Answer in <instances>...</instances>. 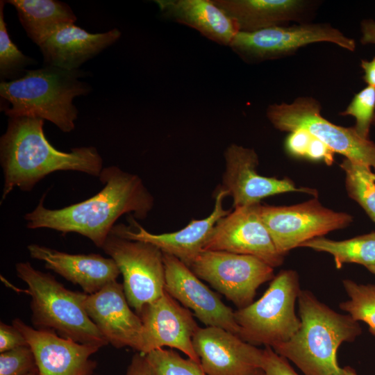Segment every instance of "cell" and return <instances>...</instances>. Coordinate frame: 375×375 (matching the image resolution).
Returning <instances> with one entry per match:
<instances>
[{
    "instance_id": "3",
    "label": "cell",
    "mask_w": 375,
    "mask_h": 375,
    "mask_svg": "<svg viewBox=\"0 0 375 375\" xmlns=\"http://www.w3.org/2000/svg\"><path fill=\"white\" fill-rule=\"evenodd\" d=\"M301 326L287 342L272 349L292 361L304 375H340L337 351L342 342L362 333L358 321L335 312L310 291L301 290L297 299Z\"/></svg>"
},
{
    "instance_id": "14",
    "label": "cell",
    "mask_w": 375,
    "mask_h": 375,
    "mask_svg": "<svg viewBox=\"0 0 375 375\" xmlns=\"http://www.w3.org/2000/svg\"><path fill=\"white\" fill-rule=\"evenodd\" d=\"M224 156L225 170L221 188L233 198V208L259 203L265 197L288 192L317 194L315 189L297 188L290 179L258 174V157L253 149L231 144Z\"/></svg>"
},
{
    "instance_id": "21",
    "label": "cell",
    "mask_w": 375,
    "mask_h": 375,
    "mask_svg": "<svg viewBox=\"0 0 375 375\" xmlns=\"http://www.w3.org/2000/svg\"><path fill=\"white\" fill-rule=\"evenodd\" d=\"M120 37L121 31L117 28L90 33L75 24H70L58 30L39 47L44 66L75 70Z\"/></svg>"
},
{
    "instance_id": "22",
    "label": "cell",
    "mask_w": 375,
    "mask_h": 375,
    "mask_svg": "<svg viewBox=\"0 0 375 375\" xmlns=\"http://www.w3.org/2000/svg\"><path fill=\"white\" fill-rule=\"evenodd\" d=\"M161 15L199 32L208 40L228 46L238 32L233 21L213 0H156Z\"/></svg>"
},
{
    "instance_id": "2",
    "label": "cell",
    "mask_w": 375,
    "mask_h": 375,
    "mask_svg": "<svg viewBox=\"0 0 375 375\" xmlns=\"http://www.w3.org/2000/svg\"><path fill=\"white\" fill-rule=\"evenodd\" d=\"M44 120L39 117L8 118L0 138V164L3 174L1 203L16 188L30 192L51 173L74 171L99 177L103 158L94 147L58 150L44 133Z\"/></svg>"
},
{
    "instance_id": "31",
    "label": "cell",
    "mask_w": 375,
    "mask_h": 375,
    "mask_svg": "<svg viewBox=\"0 0 375 375\" xmlns=\"http://www.w3.org/2000/svg\"><path fill=\"white\" fill-rule=\"evenodd\" d=\"M36 367L33 353L28 345L0 354V375H25Z\"/></svg>"
},
{
    "instance_id": "27",
    "label": "cell",
    "mask_w": 375,
    "mask_h": 375,
    "mask_svg": "<svg viewBox=\"0 0 375 375\" xmlns=\"http://www.w3.org/2000/svg\"><path fill=\"white\" fill-rule=\"evenodd\" d=\"M5 3L0 1V77L1 81H10L23 76L26 67L38 62L24 54L11 40L4 19Z\"/></svg>"
},
{
    "instance_id": "24",
    "label": "cell",
    "mask_w": 375,
    "mask_h": 375,
    "mask_svg": "<svg viewBox=\"0 0 375 375\" xmlns=\"http://www.w3.org/2000/svg\"><path fill=\"white\" fill-rule=\"evenodd\" d=\"M28 37L38 47L77 18L68 4L57 0H9Z\"/></svg>"
},
{
    "instance_id": "40",
    "label": "cell",
    "mask_w": 375,
    "mask_h": 375,
    "mask_svg": "<svg viewBox=\"0 0 375 375\" xmlns=\"http://www.w3.org/2000/svg\"><path fill=\"white\" fill-rule=\"evenodd\" d=\"M25 375H39L38 368L37 367L35 368L31 372H28V374H26Z\"/></svg>"
},
{
    "instance_id": "13",
    "label": "cell",
    "mask_w": 375,
    "mask_h": 375,
    "mask_svg": "<svg viewBox=\"0 0 375 375\" xmlns=\"http://www.w3.org/2000/svg\"><path fill=\"white\" fill-rule=\"evenodd\" d=\"M139 316L143 326L140 353L169 347L200 363L192 344L200 327L191 312L165 290L160 297L146 304Z\"/></svg>"
},
{
    "instance_id": "26",
    "label": "cell",
    "mask_w": 375,
    "mask_h": 375,
    "mask_svg": "<svg viewBox=\"0 0 375 375\" xmlns=\"http://www.w3.org/2000/svg\"><path fill=\"white\" fill-rule=\"evenodd\" d=\"M340 167L345 172L349 196L356 201L375 222V172L362 162L344 158Z\"/></svg>"
},
{
    "instance_id": "28",
    "label": "cell",
    "mask_w": 375,
    "mask_h": 375,
    "mask_svg": "<svg viewBox=\"0 0 375 375\" xmlns=\"http://www.w3.org/2000/svg\"><path fill=\"white\" fill-rule=\"evenodd\" d=\"M349 299L342 302L340 308L355 320L363 322L375 336V285L359 284L351 280L342 281Z\"/></svg>"
},
{
    "instance_id": "39",
    "label": "cell",
    "mask_w": 375,
    "mask_h": 375,
    "mask_svg": "<svg viewBox=\"0 0 375 375\" xmlns=\"http://www.w3.org/2000/svg\"><path fill=\"white\" fill-rule=\"evenodd\" d=\"M250 375H266L265 372L262 369H258L251 373Z\"/></svg>"
},
{
    "instance_id": "17",
    "label": "cell",
    "mask_w": 375,
    "mask_h": 375,
    "mask_svg": "<svg viewBox=\"0 0 375 375\" xmlns=\"http://www.w3.org/2000/svg\"><path fill=\"white\" fill-rule=\"evenodd\" d=\"M192 344L207 375H250L262 369L263 349L222 328H199Z\"/></svg>"
},
{
    "instance_id": "32",
    "label": "cell",
    "mask_w": 375,
    "mask_h": 375,
    "mask_svg": "<svg viewBox=\"0 0 375 375\" xmlns=\"http://www.w3.org/2000/svg\"><path fill=\"white\" fill-rule=\"evenodd\" d=\"M262 369L266 375H299L286 358L276 353L270 347L263 349Z\"/></svg>"
},
{
    "instance_id": "11",
    "label": "cell",
    "mask_w": 375,
    "mask_h": 375,
    "mask_svg": "<svg viewBox=\"0 0 375 375\" xmlns=\"http://www.w3.org/2000/svg\"><path fill=\"white\" fill-rule=\"evenodd\" d=\"M328 42L349 51L356 49L355 41L331 25L301 24L276 26L253 32L238 31L229 47L247 62L276 58L307 44Z\"/></svg>"
},
{
    "instance_id": "10",
    "label": "cell",
    "mask_w": 375,
    "mask_h": 375,
    "mask_svg": "<svg viewBox=\"0 0 375 375\" xmlns=\"http://www.w3.org/2000/svg\"><path fill=\"white\" fill-rule=\"evenodd\" d=\"M259 213L283 256L309 240L345 228L353 221L349 214L325 208L317 198L289 206L260 204Z\"/></svg>"
},
{
    "instance_id": "36",
    "label": "cell",
    "mask_w": 375,
    "mask_h": 375,
    "mask_svg": "<svg viewBox=\"0 0 375 375\" xmlns=\"http://www.w3.org/2000/svg\"><path fill=\"white\" fill-rule=\"evenodd\" d=\"M362 44H375V22L372 19H365L361 23Z\"/></svg>"
},
{
    "instance_id": "5",
    "label": "cell",
    "mask_w": 375,
    "mask_h": 375,
    "mask_svg": "<svg viewBox=\"0 0 375 375\" xmlns=\"http://www.w3.org/2000/svg\"><path fill=\"white\" fill-rule=\"evenodd\" d=\"M15 269L28 285L31 319L38 329H51L82 344L101 347L108 344L85 309L86 293L67 289L51 274L35 269L28 262L17 263Z\"/></svg>"
},
{
    "instance_id": "37",
    "label": "cell",
    "mask_w": 375,
    "mask_h": 375,
    "mask_svg": "<svg viewBox=\"0 0 375 375\" xmlns=\"http://www.w3.org/2000/svg\"><path fill=\"white\" fill-rule=\"evenodd\" d=\"M364 71V81L368 86L375 88V57L371 61L362 60L360 64Z\"/></svg>"
},
{
    "instance_id": "23",
    "label": "cell",
    "mask_w": 375,
    "mask_h": 375,
    "mask_svg": "<svg viewBox=\"0 0 375 375\" xmlns=\"http://www.w3.org/2000/svg\"><path fill=\"white\" fill-rule=\"evenodd\" d=\"M238 31L253 32L299 19L306 3L300 0H213Z\"/></svg>"
},
{
    "instance_id": "25",
    "label": "cell",
    "mask_w": 375,
    "mask_h": 375,
    "mask_svg": "<svg viewBox=\"0 0 375 375\" xmlns=\"http://www.w3.org/2000/svg\"><path fill=\"white\" fill-rule=\"evenodd\" d=\"M300 247L330 253L338 269L344 263H357L365 267L375 265V232L342 241L321 236L309 240Z\"/></svg>"
},
{
    "instance_id": "34",
    "label": "cell",
    "mask_w": 375,
    "mask_h": 375,
    "mask_svg": "<svg viewBox=\"0 0 375 375\" xmlns=\"http://www.w3.org/2000/svg\"><path fill=\"white\" fill-rule=\"evenodd\" d=\"M313 136L303 130L291 132L285 141L288 151L295 156L306 157Z\"/></svg>"
},
{
    "instance_id": "4",
    "label": "cell",
    "mask_w": 375,
    "mask_h": 375,
    "mask_svg": "<svg viewBox=\"0 0 375 375\" xmlns=\"http://www.w3.org/2000/svg\"><path fill=\"white\" fill-rule=\"evenodd\" d=\"M85 76L78 69L67 70L54 66L27 70L21 78L1 81V110L8 118L34 117L48 120L61 131L75 128L78 110L73 99L86 95L91 86L80 81Z\"/></svg>"
},
{
    "instance_id": "33",
    "label": "cell",
    "mask_w": 375,
    "mask_h": 375,
    "mask_svg": "<svg viewBox=\"0 0 375 375\" xmlns=\"http://www.w3.org/2000/svg\"><path fill=\"white\" fill-rule=\"evenodd\" d=\"M28 345L22 333L13 325L0 323V352Z\"/></svg>"
},
{
    "instance_id": "41",
    "label": "cell",
    "mask_w": 375,
    "mask_h": 375,
    "mask_svg": "<svg viewBox=\"0 0 375 375\" xmlns=\"http://www.w3.org/2000/svg\"><path fill=\"white\" fill-rule=\"evenodd\" d=\"M371 273L375 275V265H370L366 267Z\"/></svg>"
},
{
    "instance_id": "12",
    "label": "cell",
    "mask_w": 375,
    "mask_h": 375,
    "mask_svg": "<svg viewBox=\"0 0 375 375\" xmlns=\"http://www.w3.org/2000/svg\"><path fill=\"white\" fill-rule=\"evenodd\" d=\"M260 203L236 207L215 224L204 251H222L254 256L273 268L284 256L275 244L259 213Z\"/></svg>"
},
{
    "instance_id": "9",
    "label": "cell",
    "mask_w": 375,
    "mask_h": 375,
    "mask_svg": "<svg viewBox=\"0 0 375 375\" xmlns=\"http://www.w3.org/2000/svg\"><path fill=\"white\" fill-rule=\"evenodd\" d=\"M189 267L238 309L252 303L257 289L274 278V268L259 258L222 251L203 250Z\"/></svg>"
},
{
    "instance_id": "38",
    "label": "cell",
    "mask_w": 375,
    "mask_h": 375,
    "mask_svg": "<svg viewBox=\"0 0 375 375\" xmlns=\"http://www.w3.org/2000/svg\"><path fill=\"white\" fill-rule=\"evenodd\" d=\"M340 375H358L355 369H353L350 366H346L342 368V373Z\"/></svg>"
},
{
    "instance_id": "30",
    "label": "cell",
    "mask_w": 375,
    "mask_h": 375,
    "mask_svg": "<svg viewBox=\"0 0 375 375\" xmlns=\"http://www.w3.org/2000/svg\"><path fill=\"white\" fill-rule=\"evenodd\" d=\"M341 115L353 116L356 119L354 129L360 137L368 139L375 117V88L367 85L356 94Z\"/></svg>"
},
{
    "instance_id": "18",
    "label": "cell",
    "mask_w": 375,
    "mask_h": 375,
    "mask_svg": "<svg viewBox=\"0 0 375 375\" xmlns=\"http://www.w3.org/2000/svg\"><path fill=\"white\" fill-rule=\"evenodd\" d=\"M84 307L108 344L116 348L129 347L140 352L142 322L130 308L123 284L115 281L95 293L87 294Z\"/></svg>"
},
{
    "instance_id": "7",
    "label": "cell",
    "mask_w": 375,
    "mask_h": 375,
    "mask_svg": "<svg viewBox=\"0 0 375 375\" xmlns=\"http://www.w3.org/2000/svg\"><path fill=\"white\" fill-rule=\"evenodd\" d=\"M320 104L312 97H299L290 103L270 105L267 117L281 131L303 130L326 144L334 153L358 161L375 171V143L360 137L353 127L330 122L320 113Z\"/></svg>"
},
{
    "instance_id": "20",
    "label": "cell",
    "mask_w": 375,
    "mask_h": 375,
    "mask_svg": "<svg viewBox=\"0 0 375 375\" xmlns=\"http://www.w3.org/2000/svg\"><path fill=\"white\" fill-rule=\"evenodd\" d=\"M27 249L32 258L43 261L47 269L78 285L88 294L117 281L120 274L115 262L100 254H71L37 244Z\"/></svg>"
},
{
    "instance_id": "29",
    "label": "cell",
    "mask_w": 375,
    "mask_h": 375,
    "mask_svg": "<svg viewBox=\"0 0 375 375\" xmlns=\"http://www.w3.org/2000/svg\"><path fill=\"white\" fill-rule=\"evenodd\" d=\"M151 375H207L201 364L164 348L144 355Z\"/></svg>"
},
{
    "instance_id": "19",
    "label": "cell",
    "mask_w": 375,
    "mask_h": 375,
    "mask_svg": "<svg viewBox=\"0 0 375 375\" xmlns=\"http://www.w3.org/2000/svg\"><path fill=\"white\" fill-rule=\"evenodd\" d=\"M216 192L211 213L203 219L191 220L179 231L161 234L151 233L132 218L128 226L118 224L114 226L111 231L129 240L151 243L162 253L177 258L189 267L203 251L217 222L231 212L223 208V200L228 196L227 192L222 188Z\"/></svg>"
},
{
    "instance_id": "16",
    "label": "cell",
    "mask_w": 375,
    "mask_h": 375,
    "mask_svg": "<svg viewBox=\"0 0 375 375\" xmlns=\"http://www.w3.org/2000/svg\"><path fill=\"white\" fill-rule=\"evenodd\" d=\"M25 338L39 375H91L95 367L90 356L101 347L82 344L47 329H36L16 318L12 322Z\"/></svg>"
},
{
    "instance_id": "6",
    "label": "cell",
    "mask_w": 375,
    "mask_h": 375,
    "mask_svg": "<svg viewBox=\"0 0 375 375\" xmlns=\"http://www.w3.org/2000/svg\"><path fill=\"white\" fill-rule=\"evenodd\" d=\"M300 291L297 272L281 271L258 300L235 311L238 336L254 346L272 348L288 341L301 326L295 312Z\"/></svg>"
},
{
    "instance_id": "35",
    "label": "cell",
    "mask_w": 375,
    "mask_h": 375,
    "mask_svg": "<svg viewBox=\"0 0 375 375\" xmlns=\"http://www.w3.org/2000/svg\"><path fill=\"white\" fill-rule=\"evenodd\" d=\"M126 375H151L144 355L138 352L133 356Z\"/></svg>"
},
{
    "instance_id": "1",
    "label": "cell",
    "mask_w": 375,
    "mask_h": 375,
    "mask_svg": "<svg viewBox=\"0 0 375 375\" xmlns=\"http://www.w3.org/2000/svg\"><path fill=\"white\" fill-rule=\"evenodd\" d=\"M99 178L103 187L98 193L62 208H46L44 195L38 206L24 215L26 227L76 233L101 248L122 215L144 219L152 210L153 197L138 175L111 165L103 167Z\"/></svg>"
},
{
    "instance_id": "15",
    "label": "cell",
    "mask_w": 375,
    "mask_h": 375,
    "mask_svg": "<svg viewBox=\"0 0 375 375\" xmlns=\"http://www.w3.org/2000/svg\"><path fill=\"white\" fill-rule=\"evenodd\" d=\"M165 271V290L191 309L206 326L219 327L239 335L235 312L206 286L185 264L163 253Z\"/></svg>"
},
{
    "instance_id": "8",
    "label": "cell",
    "mask_w": 375,
    "mask_h": 375,
    "mask_svg": "<svg viewBox=\"0 0 375 375\" xmlns=\"http://www.w3.org/2000/svg\"><path fill=\"white\" fill-rule=\"evenodd\" d=\"M101 249L116 263L131 307L139 315L143 307L165 292L163 253L155 245L110 232Z\"/></svg>"
}]
</instances>
